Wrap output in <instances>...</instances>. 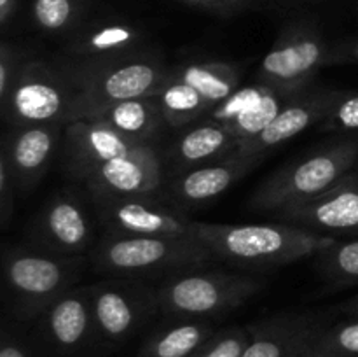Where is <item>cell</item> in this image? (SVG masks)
I'll list each match as a JSON object with an SVG mask.
<instances>
[{
    "label": "cell",
    "instance_id": "6da1fadb",
    "mask_svg": "<svg viewBox=\"0 0 358 357\" xmlns=\"http://www.w3.org/2000/svg\"><path fill=\"white\" fill-rule=\"evenodd\" d=\"M194 237L213 258L241 268H278L320 254L338 240L289 223L220 224L194 220Z\"/></svg>",
    "mask_w": 358,
    "mask_h": 357
},
{
    "label": "cell",
    "instance_id": "7a4b0ae2",
    "mask_svg": "<svg viewBox=\"0 0 358 357\" xmlns=\"http://www.w3.org/2000/svg\"><path fill=\"white\" fill-rule=\"evenodd\" d=\"M358 160V136L313 150L303 160L273 172L248 200V209L282 212L338 184Z\"/></svg>",
    "mask_w": 358,
    "mask_h": 357
},
{
    "label": "cell",
    "instance_id": "3957f363",
    "mask_svg": "<svg viewBox=\"0 0 358 357\" xmlns=\"http://www.w3.org/2000/svg\"><path fill=\"white\" fill-rule=\"evenodd\" d=\"M213 258L198 238L136 237L107 231L93 251L94 268L117 276H140L196 270Z\"/></svg>",
    "mask_w": 358,
    "mask_h": 357
},
{
    "label": "cell",
    "instance_id": "277c9868",
    "mask_svg": "<svg viewBox=\"0 0 358 357\" xmlns=\"http://www.w3.org/2000/svg\"><path fill=\"white\" fill-rule=\"evenodd\" d=\"M79 90L65 65L27 59L13 90L2 102L3 119L13 128L73 121Z\"/></svg>",
    "mask_w": 358,
    "mask_h": 357
},
{
    "label": "cell",
    "instance_id": "5b68a950",
    "mask_svg": "<svg viewBox=\"0 0 358 357\" xmlns=\"http://www.w3.org/2000/svg\"><path fill=\"white\" fill-rule=\"evenodd\" d=\"M3 282L13 307L21 317L44 314L79 279L80 255H58L34 248H9L3 252Z\"/></svg>",
    "mask_w": 358,
    "mask_h": 357
},
{
    "label": "cell",
    "instance_id": "8992f818",
    "mask_svg": "<svg viewBox=\"0 0 358 357\" xmlns=\"http://www.w3.org/2000/svg\"><path fill=\"white\" fill-rule=\"evenodd\" d=\"M66 70L79 90L73 121L84 119L105 105L131 98L156 97L171 72L159 56L145 51L93 69Z\"/></svg>",
    "mask_w": 358,
    "mask_h": 357
},
{
    "label": "cell",
    "instance_id": "52a82bcc",
    "mask_svg": "<svg viewBox=\"0 0 358 357\" xmlns=\"http://www.w3.org/2000/svg\"><path fill=\"white\" fill-rule=\"evenodd\" d=\"M261 284L250 276L226 272H180L166 276L154 289L157 308L164 315L208 318L241 307L259 290Z\"/></svg>",
    "mask_w": 358,
    "mask_h": 357
},
{
    "label": "cell",
    "instance_id": "ba28073f",
    "mask_svg": "<svg viewBox=\"0 0 358 357\" xmlns=\"http://www.w3.org/2000/svg\"><path fill=\"white\" fill-rule=\"evenodd\" d=\"M331 51L332 46L317 24L311 21L289 23L262 58L255 83L299 93L322 66L331 65Z\"/></svg>",
    "mask_w": 358,
    "mask_h": 357
},
{
    "label": "cell",
    "instance_id": "9c48e42d",
    "mask_svg": "<svg viewBox=\"0 0 358 357\" xmlns=\"http://www.w3.org/2000/svg\"><path fill=\"white\" fill-rule=\"evenodd\" d=\"M156 195L93 198L98 217L110 233L136 237L196 238L194 220L164 205Z\"/></svg>",
    "mask_w": 358,
    "mask_h": 357
},
{
    "label": "cell",
    "instance_id": "30bf717a",
    "mask_svg": "<svg viewBox=\"0 0 358 357\" xmlns=\"http://www.w3.org/2000/svg\"><path fill=\"white\" fill-rule=\"evenodd\" d=\"M94 329L107 342H124L157 308L156 293L142 284L107 280L90 286Z\"/></svg>",
    "mask_w": 358,
    "mask_h": 357
},
{
    "label": "cell",
    "instance_id": "8fae6325",
    "mask_svg": "<svg viewBox=\"0 0 358 357\" xmlns=\"http://www.w3.org/2000/svg\"><path fill=\"white\" fill-rule=\"evenodd\" d=\"M80 181L87 186L93 198L156 195L163 181L161 161L156 147L147 144L93 168Z\"/></svg>",
    "mask_w": 358,
    "mask_h": 357
},
{
    "label": "cell",
    "instance_id": "7c38bea8",
    "mask_svg": "<svg viewBox=\"0 0 358 357\" xmlns=\"http://www.w3.org/2000/svg\"><path fill=\"white\" fill-rule=\"evenodd\" d=\"M338 94L339 90L303 91L283 105L278 115L259 135L241 142L234 153L261 161L275 147L282 146L313 125H320L334 105Z\"/></svg>",
    "mask_w": 358,
    "mask_h": 357
},
{
    "label": "cell",
    "instance_id": "4fadbf2b",
    "mask_svg": "<svg viewBox=\"0 0 358 357\" xmlns=\"http://www.w3.org/2000/svg\"><path fill=\"white\" fill-rule=\"evenodd\" d=\"M329 326L324 312H285L248 326L250 342L241 357H294L310 350Z\"/></svg>",
    "mask_w": 358,
    "mask_h": 357
},
{
    "label": "cell",
    "instance_id": "5bb4252c",
    "mask_svg": "<svg viewBox=\"0 0 358 357\" xmlns=\"http://www.w3.org/2000/svg\"><path fill=\"white\" fill-rule=\"evenodd\" d=\"M152 142L133 140L96 119H76L63 130L65 167L77 178L93 168Z\"/></svg>",
    "mask_w": 358,
    "mask_h": 357
},
{
    "label": "cell",
    "instance_id": "9a60e30c",
    "mask_svg": "<svg viewBox=\"0 0 358 357\" xmlns=\"http://www.w3.org/2000/svg\"><path fill=\"white\" fill-rule=\"evenodd\" d=\"M34 238L44 247L42 251L80 255L93 241V226L86 206L72 192H58L35 219Z\"/></svg>",
    "mask_w": 358,
    "mask_h": 357
},
{
    "label": "cell",
    "instance_id": "2e32d148",
    "mask_svg": "<svg viewBox=\"0 0 358 357\" xmlns=\"http://www.w3.org/2000/svg\"><path fill=\"white\" fill-rule=\"evenodd\" d=\"M283 220L320 234L358 233V177L346 175L322 195L278 212Z\"/></svg>",
    "mask_w": 358,
    "mask_h": 357
},
{
    "label": "cell",
    "instance_id": "e0dca14e",
    "mask_svg": "<svg viewBox=\"0 0 358 357\" xmlns=\"http://www.w3.org/2000/svg\"><path fill=\"white\" fill-rule=\"evenodd\" d=\"M143 34L135 24L121 20L98 21L84 27L70 41L66 69L86 70L143 51Z\"/></svg>",
    "mask_w": 358,
    "mask_h": 357
},
{
    "label": "cell",
    "instance_id": "ac0fdd59",
    "mask_svg": "<svg viewBox=\"0 0 358 357\" xmlns=\"http://www.w3.org/2000/svg\"><path fill=\"white\" fill-rule=\"evenodd\" d=\"M63 130L62 125L24 126L14 128L3 140L2 154L21 191H30L41 181L63 139Z\"/></svg>",
    "mask_w": 358,
    "mask_h": 357
},
{
    "label": "cell",
    "instance_id": "d6986e66",
    "mask_svg": "<svg viewBox=\"0 0 358 357\" xmlns=\"http://www.w3.org/2000/svg\"><path fill=\"white\" fill-rule=\"evenodd\" d=\"M261 163L252 158L231 153L212 163L185 170L171 184V196L180 205H203L226 192L238 178Z\"/></svg>",
    "mask_w": 358,
    "mask_h": 357
},
{
    "label": "cell",
    "instance_id": "ffe728a7",
    "mask_svg": "<svg viewBox=\"0 0 358 357\" xmlns=\"http://www.w3.org/2000/svg\"><path fill=\"white\" fill-rule=\"evenodd\" d=\"M94 329L90 287H70L44 312L49 343L63 352L80 349Z\"/></svg>",
    "mask_w": 358,
    "mask_h": 357
},
{
    "label": "cell",
    "instance_id": "44dd1931",
    "mask_svg": "<svg viewBox=\"0 0 358 357\" xmlns=\"http://www.w3.org/2000/svg\"><path fill=\"white\" fill-rule=\"evenodd\" d=\"M84 119H96L114 128L115 132L140 142H150L152 136L159 132L161 125H166L156 97L131 98V100L105 105Z\"/></svg>",
    "mask_w": 358,
    "mask_h": 357
},
{
    "label": "cell",
    "instance_id": "7402d4cb",
    "mask_svg": "<svg viewBox=\"0 0 358 357\" xmlns=\"http://www.w3.org/2000/svg\"><path fill=\"white\" fill-rule=\"evenodd\" d=\"M238 144L240 140L227 126L206 119L205 122L196 125L177 140L171 149V156L177 167L189 170L234 153Z\"/></svg>",
    "mask_w": 358,
    "mask_h": 357
},
{
    "label": "cell",
    "instance_id": "603a6c76",
    "mask_svg": "<svg viewBox=\"0 0 358 357\" xmlns=\"http://www.w3.org/2000/svg\"><path fill=\"white\" fill-rule=\"evenodd\" d=\"M171 76L194 88L210 111L231 97L240 84V70L226 62H194L171 70Z\"/></svg>",
    "mask_w": 358,
    "mask_h": 357
},
{
    "label": "cell",
    "instance_id": "cb8c5ba5",
    "mask_svg": "<svg viewBox=\"0 0 358 357\" xmlns=\"http://www.w3.org/2000/svg\"><path fill=\"white\" fill-rule=\"evenodd\" d=\"M213 335L206 322L184 318L150 336L140 357H192Z\"/></svg>",
    "mask_w": 358,
    "mask_h": 357
},
{
    "label": "cell",
    "instance_id": "d4e9b609",
    "mask_svg": "<svg viewBox=\"0 0 358 357\" xmlns=\"http://www.w3.org/2000/svg\"><path fill=\"white\" fill-rule=\"evenodd\" d=\"M156 98L163 111L164 121L173 128L191 125L196 119L210 112L205 98L187 83L171 76V72Z\"/></svg>",
    "mask_w": 358,
    "mask_h": 357
},
{
    "label": "cell",
    "instance_id": "484cf974",
    "mask_svg": "<svg viewBox=\"0 0 358 357\" xmlns=\"http://www.w3.org/2000/svg\"><path fill=\"white\" fill-rule=\"evenodd\" d=\"M320 276L334 289L358 284V238L339 241L317 254Z\"/></svg>",
    "mask_w": 358,
    "mask_h": 357
},
{
    "label": "cell",
    "instance_id": "4316f807",
    "mask_svg": "<svg viewBox=\"0 0 358 357\" xmlns=\"http://www.w3.org/2000/svg\"><path fill=\"white\" fill-rule=\"evenodd\" d=\"M310 350L324 357H358V317L322 329Z\"/></svg>",
    "mask_w": 358,
    "mask_h": 357
},
{
    "label": "cell",
    "instance_id": "83f0119b",
    "mask_svg": "<svg viewBox=\"0 0 358 357\" xmlns=\"http://www.w3.org/2000/svg\"><path fill=\"white\" fill-rule=\"evenodd\" d=\"M31 14L41 30L59 34L76 27L83 14V0H34Z\"/></svg>",
    "mask_w": 358,
    "mask_h": 357
},
{
    "label": "cell",
    "instance_id": "f1b7e54d",
    "mask_svg": "<svg viewBox=\"0 0 358 357\" xmlns=\"http://www.w3.org/2000/svg\"><path fill=\"white\" fill-rule=\"evenodd\" d=\"M318 126L325 133L358 132V91H339L334 105Z\"/></svg>",
    "mask_w": 358,
    "mask_h": 357
},
{
    "label": "cell",
    "instance_id": "f546056e",
    "mask_svg": "<svg viewBox=\"0 0 358 357\" xmlns=\"http://www.w3.org/2000/svg\"><path fill=\"white\" fill-rule=\"evenodd\" d=\"M250 342L248 328H231L215 332L192 357H241Z\"/></svg>",
    "mask_w": 358,
    "mask_h": 357
},
{
    "label": "cell",
    "instance_id": "4dcf8cb0",
    "mask_svg": "<svg viewBox=\"0 0 358 357\" xmlns=\"http://www.w3.org/2000/svg\"><path fill=\"white\" fill-rule=\"evenodd\" d=\"M23 63V51L9 42H2V48H0V104L13 90Z\"/></svg>",
    "mask_w": 358,
    "mask_h": 357
},
{
    "label": "cell",
    "instance_id": "1f68e13d",
    "mask_svg": "<svg viewBox=\"0 0 358 357\" xmlns=\"http://www.w3.org/2000/svg\"><path fill=\"white\" fill-rule=\"evenodd\" d=\"M16 178L13 170L7 163L6 156L0 153V220L6 227L9 224L10 216L14 210V188H16Z\"/></svg>",
    "mask_w": 358,
    "mask_h": 357
},
{
    "label": "cell",
    "instance_id": "d6a6232c",
    "mask_svg": "<svg viewBox=\"0 0 358 357\" xmlns=\"http://www.w3.org/2000/svg\"><path fill=\"white\" fill-rule=\"evenodd\" d=\"M332 63H358V38H346L332 46L331 65Z\"/></svg>",
    "mask_w": 358,
    "mask_h": 357
},
{
    "label": "cell",
    "instance_id": "836d02e7",
    "mask_svg": "<svg viewBox=\"0 0 358 357\" xmlns=\"http://www.w3.org/2000/svg\"><path fill=\"white\" fill-rule=\"evenodd\" d=\"M247 0H199V7L219 16H231L243 9Z\"/></svg>",
    "mask_w": 358,
    "mask_h": 357
},
{
    "label": "cell",
    "instance_id": "e575fe53",
    "mask_svg": "<svg viewBox=\"0 0 358 357\" xmlns=\"http://www.w3.org/2000/svg\"><path fill=\"white\" fill-rule=\"evenodd\" d=\"M0 357H28V354L16 340L3 335L2 345H0Z\"/></svg>",
    "mask_w": 358,
    "mask_h": 357
},
{
    "label": "cell",
    "instance_id": "d590c367",
    "mask_svg": "<svg viewBox=\"0 0 358 357\" xmlns=\"http://www.w3.org/2000/svg\"><path fill=\"white\" fill-rule=\"evenodd\" d=\"M16 6L17 0H0V24H2L3 28L9 24L10 18L16 13Z\"/></svg>",
    "mask_w": 358,
    "mask_h": 357
},
{
    "label": "cell",
    "instance_id": "8d00e7d4",
    "mask_svg": "<svg viewBox=\"0 0 358 357\" xmlns=\"http://www.w3.org/2000/svg\"><path fill=\"white\" fill-rule=\"evenodd\" d=\"M339 310L345 312V314H348V315L357 314V312H358V294H357V296H353L352 300L345 301V303L339 307Z\"/></svg>",
    "mask_w": 358,
    "mask_h": 357
},
{
    "label": "cell",
    "instance_id": "74e56055",
    "mask_svg": "<svg viewBox=\"0 0 358 357\" xmlns=\"http://www.w3.org/2000/svg\"><path fill=\"white\" fill-rule=\"evenodd\" d=\"M294 357H324V356H320V354H315L313 350H306V352L297 354V356H294Z\"/></svg>",
    "mask_w": 358,
    "mask_h": 357
},
{
    "label": "cell",
    "instance_id": "f35d334b",
    "mask_svg": "<svg viewBox=\"0 0 358 357\" xmlns=\"http://www.w3.org/2000/svg\"><path fill=\"white\" fill-rule=\"evenodd\" d=\"M178 2H182V4H187V6H194V7H199V0H178Z\"/></svg>",
    "mask_w": 358,
    "mask_h": 357
},
{
    "label": "cell",
    "instance_id": "ab89813d",
    "mask_svg": "<svg viewBox=\"0 0 358 357\" xmlns=\"http://www.w3.org/2000/svg\"><path fill=\"white\" fill-rule=\"evenodd\" d=\"M350 317H358V312H357V314H353V315H350Z\"/></svg>",
    "mask_w": 358,
    "mask_h": 357
}]
</instances>
